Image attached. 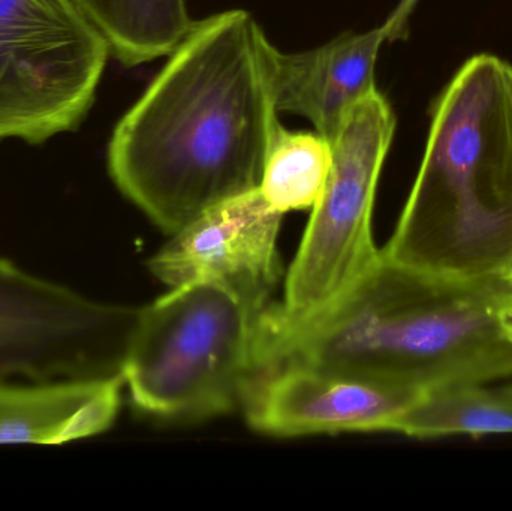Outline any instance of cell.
Listing matches in <instances>:
<instances>
[{
	"label": "cell",
	"instance_id": "cell-1",
	"mask_svg": "<svg viewBox=\"0 0 512 511\" xmlns=\"http://www.w3.org/2000/svg\"><path fill=\"white\" fill-rule=\"evenodd\" d=\"M273 50L243 9L195 21L114 128L111 179L167 233L259 188L280 125Z\"/></svg>",
	"mask_w": 512,
	"mask_h": 511
},
{
	"label": "cell",
	"instance_id": "cell-2",
	"mask_svg": "<svg viewBox=\"0 0 512 511\" xmlns=\"http://www.w3.org/2000/svg\"><path fill=\"white\" fill-rule=\"evenodd\" d=\"M313 366L421 396L512 378V287L426 272L379 254L312 320L262 339V371Z\"/></svg>",
	"mask_w": 512,
	"mask_h": 511
},
{
	"label": "cell",
	"instance_id": "cell-3",
	"mask_svg": "<svg viewBox=\"0 0 512 511\" xmlns=\"http://www.w3.org/2000/svg\"><path fill=\"white\" fill-rule=\"evenodd\" d=\"M507 62L477 54L432 107L426 152L382 254L426 272L501 278L512 264Z\"/></svg>",
	"mask_w": 512,
	"mask_h": 511
},
{
	"label": "cell",
	"instance_id": "cell-4",
	"mask_svg": "<svg viewBox=\"0 0 512 511\" xmlns=\"http://www.w3.org/2000/svg\"><path fill=\"white\" fill-rule=\"evenodd\" d=\"M270 306L204 279L141 309L122 371L135 407L170 422L230 413L261 372Z\"/></svg>",
	"mask_w": 512,
	"mask_h": 511
},
{
	"label": "cell",
	"instance_id": "cell-5",
	"mask_svg": "<svg viewBox=\"0 0 512 511\" xmlns=\"http://www.w3.org/2000/svg\"><path fill=\"white\" fill-rule=\"evenodd\" d=\"M394 131L393 108L378 89L346 114L331 143L327 185L286 276L283 302L265 314V336L294 329L324 312L378 260L373 206Z\"/></svg>",
	"mask_w": 512,
	"mask_h": 511
},
{
	"label": "cell",
	"instance_id": "cell-6",
	"mask_svg": "<svg viewBox=\"0 0 512 511\" xmlns=\"http://www.w3.org/2000/svg\"><path fill=\"white\" fill-rule=\"evenodd\" d=\"M110 54L74 0H0V140L77 129Z\"/></svg>",
	"mask_w": 512,
	"mask_h": 511
},
{
	"label": "cell",
	"instance_id": "cell-7",
	"mask_svg": "<svg viewBox=\"0 0 512 511\" xmlns=\"http://www.w3.org/2000/svg\"><path fill=\"white\" fill-rule=\"evenodd\" d=\"M140 314L96 302L0 258V380L122 375Z\"/></svg>",
	"mask_w": 512,
	"mask_h": 511
},
{
	"label": "cell",
	"instance_id": "cell-8",
	"mask_svg": "<svg viewBox=\"0 0 512 511\" xmlns=\"http://www.w3.org/2000/svg\"><path fill=\"white\" fill-rule=\"evenodd\" d=\"M420 396L313 366L265 369L243 398L249 425L274 437L339 432H393Z\"/></svg>",
	"mask_w": 512,
	"mask_h": 511
},
{
	"label": "cell",
	"instance_id": "cell-9",
	"mask_svg": "<svg viewBox=\"0 0 512 511\" xmlns=\"http://www.w3.org/2000/svg\"><path fill=\"white\" fill-rule=\"evenodd\" d=\"M282 216L259 188L237 195L173 234L150 260V270L170 287L209 279L271 305L282 275L277 254Z\"/></svg>",
	"mask_w": 512,
	"mask_h": 511
},
{
	"label": "cell",
	"instance_id": "cell-10",
	"mask_svg": "<svg viewBox=\"0 0 512 511\" xmlns=\"http://www.w3.org/2000/svg\"><path fill=\"white\" fill-rule=\"evenodd\" d=\"M385 41L379 26L364 33H342L303 53H280L274 47L277 111L306 117L333 143L348 111L376 90V62Z\"/></svg>",
	"mask_w": 512,
	"mask_h": 511
},
{
	"label": "cell",
	"instance_id": "cell-11",
	"mask_svg": "<svg viewBox=\"0 0 512 511\" xmlns=\"http://www.w3.org/2000/svg\"><path fill=\"white\" fill-rule=\"evenodd\" d=\"M122 375L29 386L0 380V444H65L96 437L113 426Z\"/></svg>",
	"mask_w": 512,
	"mask_h": 511
},
{
	"label": "cell",
	"instance_id": "cell-12",
	"mask_svg": "<svg viewBox=\"0 0 512 511\" xmlns=\"http://www.w3.org/2000/svg\"><path fill=\"white\" fill-rule=\"evenodd\" d=\"M126 66L170 56L195 21L186 0H74Z\"/></svg>",
	"mask_w": 512,
	"mask_h": 511
},
{
	"label": "cell",
	"instance_id": "cell-13",
	"mask_svg": "<svg viewBox=\"0 0 512 511\" xmlns=\"http://www.w3.org/2000/svg\"><path fill=\"white\" fill-rule=\"evenodd\" d=\"M465 383L421 395L394 423L415 438L512 434V383Z\"/></svg>",
	"mask_w": 512,
	"mask_h": 511
},
{
	"label": "cell",
	"instance_id": "cell-14",
	"mask_svg": "<svg viewBox=\"0 0 512 511\" xmlns=\"http://www.w3.org/2000/svg\"><path fill=\"white\" fill-rule=\"evenodd\" d=\"M331 143L318 132L279 125L265 156L259 191L276 212L313 209L330 174Z\"/></svg>",
	"mask_w": 512,
	"mask_h": 511
},
{
	"label": "cell",
	"instance_id": "cell-15",
	"mask_svg": "<svg viewBox=\"0 0 512 511\" xmlns=\"http://www.w3.org/2000/svg\"><path fill=\"white\" fill-rule=\"evenodd\" d=\"M420 0H399L384 24H381L387 41H403L409 36V20Z\"/></svg>",
	"mask_w": 512,
	"mask_h": 511
},
{
	"label": "cell",
	"instance_id": "cell-16",
	"mask_svg": "<svg viewBox=\"0 0 512 511\" xmlns=\"http://www.w3.org/2000/svg\"><path fill=\"white\" fill-rule=\"evenodd\" d=\"M505 78H507L508 92H510V99L512 105V66L508 65V63L507 66H505Z\"/></svg>",
	"mask_w": 512,
	"mask_h": 511
},
{
	"label": "cell",
	"instance_id": "cell-17",
	"mask_svg": "<svg viewBox=\"0 0 512 511\" xmlns=\"http://www.w3.org/2000/svg\"><path fill=\"white\" fill-rule=\"evenodd\" d=\"M501 278L504 279V281L507 282V284H510L512 287V264L510 269H508L507 272L501 276Z\"/></svg>",
	"mask_w": 512,
	"mask_h": 511
}]
</instances>
